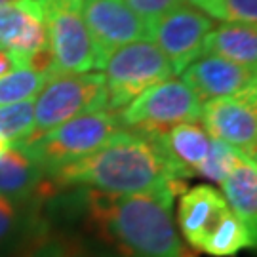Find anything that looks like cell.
Returning a JSON list of instances; mask_svg holds the SVG:
<instances>
[{
    "mask_svg": "<svg viewBox=\"0 0 257 257\" xmlns=\"http://www.w3.org/2000/svg\"><path fill=\"white\" fill-rule=\"evenodd\" d=\"M181 191L183 181L141 194L90 191L84 202L93 229L118 257H194L172 219L174 200Z\"/></svg>",
    "mask_w": 257,
    "mask_h": 257,
    "instance_id": "6da1fadb",
    "label": "cell"
},
{
    "mask_svg": "<svg viewBox=\"0 0 257 257\" xmlns=\"http://www.w3.org/2000/svg\"><path fill=\"white\" fill-rule=\"evenodd\" d=\"M55 187H88L107 194H141L181 183L160 136L122 130L92 155L54 170Z\"/></svg>",
    "mask_w": 257,
    "mask_h": 257,
    "instance_id": "7a4b0ae2",
    "label": "cell"
},
{
    "mask_svg": "<svg viewBox=\"0 0 257 257\" xmlns=\"http://www.w3.org/2000/svg\"><path fill=\"white\" fill-rule=\"evenodd\" d=\"M122 130L124 128L116 110H95L67 120L65 124L50 130L35 141L23 143L21 147L27 149L29 155L44 170V174L50 175L61 166L95 153Z\"/></svg>",
    "mask_w": 257,
    "mask_h": 257,
    "instance_id": "3957f363",
    "label": "cell"
},
{
    "mask_svg": "<svg viewBox=\"0 0 257 257\" xmlns=\"http://www.w3.org/2000/svg\"><path fill=\"white\" fill-rule=\"evenodd\" d=\"M105 109H109V95L103 73L54 74L38 93L35 130L25 143L35 141L67 120Z\"/></svg>",
    "mask_w": 257,
    "mask_h": 257,
    "instance_id": "277c9868",
    "label": "cell"
},
{
    "mask_svg": "<svg viewBox=\"0 0 257 257\" xmlns=\"http://www.w3.org/2000/svg\"><path fill=\"white\" fill-rule=\"evenodd\" d=\"M103 69L110 110H122L151 86L174 76L168 57L153 40H138L114 50Z\"/></svg>",
    "mask_w": 257,
    "mask_h": 257,
    "instance_id": "5b68a950",
    "label": "cell"
},
{
    "mask_svg": "<svg viewBox=\"0 0 257 257\" xmlns=\"http://www.w3.org/2000/svg\"><path fill=\"white\" fill-rule=\"evenodd\" d=\"M54 74L90 73L105 61L82 18V4L71 0H42Z\"/></svg>",
    "mask_w": 257,
    "mask_h": 257,
    "instance_id": "8992f818",
    "label": "cell"
},
{
    "mask_svg": "<svg viewBox=\"0 0 257 257\" xmlns=\"http://www.w3.org/2000/svg\"><path fill=\"white\" fill-rule=\"evenodd\" d=\"M200 112V97L183 80L170 78L138 95L130 105L118 110V118L124 130L164 136L179 124L198 122Z\"/></svg>",
    "mask_w": 257,
    "mask_h": 257,
    "instance_id": "52a82bcc",
    "label": "cell"
},
{
    "mask_svg": "<svg viewBox=\"0 0 257 257\" xmlns=\"http://www.w3.org/2000/svg\"><path fill=\"white\" fill-rule=\"evenodd\" d=\"M213 29V19L191 4H177L151 27V40L162 50L174 69L181 74L202 55L204 40Z\"/></svg>",
    "mask_w": 257,
    "mask_h": 257,
    "instance_id": "ba28073f",
    "label": "cell"
},
{
    "mask_svg": "<svg viewBox=\"0 0 257 257\" xmlns=\"http://www.w3.org/2000/svg\"><path fill=\"white\" fill-rule=\"evenodd\" d=\"M0 46L16 69H29L37 55L50 52L42 0H8L0 4Z\"/></svg>",
    "mask_w": 257,
    "mask_h": 257,
    "instance_id": "9c48e42d",
    "label": "cell"
},
{
    "mask_svg": "<svg viewBox=\"0 0 257 257\" xmlns=\"http://www.w3.org/2000/svg\"><path fill=\"white\" fill-rule=\"evenodd\" d=\"M82 18L103 61L126 44L151 40V27L124 0H86Z\"/></svg>",
    "mask_w": 257,
    "mask_h": 257,
    "instance_id": "30bf717a",
    "label": "cell"
},
{
    "mask_svg": "<svg viewBox=\"0 0 257 257\" xmlns=\"http://www.w3.org/2000/svg\"><path fill=\"white\" fill-rule=\"evenodd\" d=\"M200 118L210 139L229 143L248 156L257 153V92L210 99L202 105Z\"/></svg>",
    "mask_w": 257,
    "mask_h": 257,
    "instance_id": "8fae6325",
    "label": "cell"
},
{
    "mask_svg": "<svg viewBox=\"0 0 257 257\" xmlns=\"http://www.w3.org/2000/svg\"><path fill=\"white\" fill-rule=\"evenodd\" d=\"M181 74V80L208 101L257 92V69L242 67L219 55L202 54Z\"/></svg>",
    "mask_w": 257,
    "mask_h": 257,
    "instance_id": "7c38bea8",
    "label": "cell"
},
{
    "mask_svg": "<svg viewBox=\"0 0 257 257\" xmlns=\"http://www.w3.org/2000/svg\"><path fill=\"white\" fill-rule=\"evenodd\" d=\"M44 198H12L0 194V257H31L46 242V223L37 202Z\"/></svg>",
    "mask_w": 257,
    "mask_h": 257,
    "instance_id": "4fadbf2b",
    "label": "cell"
},
{
    "mask_svg": "<svg viewBox=\"0 0 257 257\" xmlns=\"http://www.w3.org/2000/svg\"><path fill=\"white\" fill-rule=\"evenodd\" d=\"M55 189V183L44 174L38 162L21 145L12 147L0 156V194L12 198H44Z\"/></svg>",
    "mask_w": 257,
    "mask_h": 257,
    "instance_id": "5bb4252c",
    "label": "cell"
},
{
    "mask_svg": "<svg viewBox=\"0 0 257 257\" xmlns=\"http://www.w3.org/2000/svg\"><path fill=\"white\" fill-rule=\"evenodd\" d=\"M227 208L229 204L225 196L217 193V189H213L211 185H196L181 194L177 221L181 234L191 248L200 249L204 238L210 234Z\"/></svg>",
    "mask_w": 257,
    "mask_h": 257,
    "instance_id": "9a60e30c",
    "label": "cell"
},
{
    "mask_svg": "<svg viewBox=\"0 0 257 257\" xmlns=\"http://www.w3.org/2000/svg\"><path fill=\"white\" fill-rule=\"evenodd\" d=\"M223 193L229 208L238 217L257 249V164L251 156H244L232 172L223 179Z\"/></svg>",
    "mask_w": 257,
    "mask_h": 257,
    "instance_id": "2e32d148",
    "label": "cell"
},
{
    "mask_svg": "<svg viewBox=\"0 0 257 257\" xmlns=\"http://www.w3.org/2000/svg\"><path fill=\"white\" fill-rule=\"evenodd\" d=\"M164 151L179 179L193 177L210 149V136L196 122L179 124L160 136Z\"/></svg>",
    "mask_w": 257,
    "mask_h": 257,
    "instance_id": "e0dca14e",
    "label": "cell"
},
{
    "mask_svg": "<svg viewBox=\"0 0 257 257\" xmlns=\"http://www.w3.org/2000/svg\"><path fill=\"white\" fill-rule=\"evenodd\" d=\"M202 54L219 55L242 67L257 69V25L221 23L208 33Z\"/></svg>",
    "mask_w": 257,
    "mask_h": 257,
    "instance_id": "ac0fdd59",
    "label": "cell"
},
{
    "mask_svg": "<svg viewBox=\"0 0 257 257\" xmlns=\"http://www.w3.org/2000/svg\"><path fill=\"white\" fill-rule=\"evenodd\" d=\"M246 248H251L248 230L236 217V213L227 208L213 225L210 234L204 238L200 251H206L213 257H232Z\"/></svg>",
    "mask_w": 257,
    "mask_h": 257,
    "instance_id": "d6986e66",
    "label": "cell"
},
{
    "mask_svg": "<svg viewBox=\"0 0 257 257\" xmlns=\"http://www.w3.org/2000/svg\"><path fill=\"white\" fill-rule=\"evenodd\" d=\"M48 78V74L33 69H14L0 78V107L35 99L46 86Z\"/></svg>",
    "mask_w": 257,
    "mask_h": 257,
    "instance_id": "ffe728a7",
    "label": "cell"
},
{
    "mask_svg": "<svg viewBox=\"0 0 257 257\" xmlns=\"http://www.w3.org/2000/svg\"><path fill=\"white\" fill-rule=\"evenodd\" d=\"M35 130V103H12L0 107V136L10 141V145L25 143Z\"/></svg>",
    "mask_w": 257,
    "mask_h": 257,
    "instance_id": "44dd1931",
    "label": "cell"
},
{
    "mask_svg": "<svg viewBox=\"0 0 257 257\" xmlns=\"http://www.w3.org/2000/svg\"><path fill=\"white\" fill-rule=\"evenodd\" d=\"M244 156L248 155H244L242 151H238L229 143L211 139L208 155L202 160V164L196 168L194 175H200V177L213 181V183H223V179L242 162Z\"/></svg>",
    "mask_w": 257,
    "mask_h": 257,
    "instance_id": "7402d4cb",
    "label": "cell"
},
{
    "mask_svg": "<svg viewBox=\"0 0 257 257\" xmlns=\"http://www.w3.org/2000/svg\"><path fill=\"white\" fill-rule=\"evenodd\" d=\"M206 14L227 23L257 25V0H213Z\"/></svg>",
    "mask_w": 257,
    "mask_h": 257,
    "instance_id": "603a6c76",
    "label": "cell"
},
{
    "mask_svg": "<svg viewBox=\"0 0 257 257\" xmlns=\"http://www.w3.org/2000/svg\"><path fill=\"white\" fill-rule=\"evenodd\" d=\"M124 2L147 23L149 27H153L164 14L174 10L177 4H181V0H124Z\"/></svg>",
    "mask_w": 257,
    "mask_h": 257,
    "instance_id": "cb8c5ba5",
    "label": "cell"
},
{
    "mask_svg": "<svg viewBox=\"0 0 257 257\" xmlns=\"http://www.w3.org/2000/svg\"><path fill=\"white\" fill-rule=\"evenodd\" d=\"M31 257H92L63 242H42Z\"/></svg>",
    "mask_w": 257,
    "mask_h": 257,
    "instance_id": "d4e9b609",
    "label": "cell"
},
{
    "mask_svg": "<svg viewBox=\"0 0 257 257\" xmlns=\"http://www.w3.org/2000/svg\"><path fill=\"white\" fill-rule=\"evenodd\" d=\"M14 69H16V65H14V61H12L10 54L0 46V78L6 76L8 73H12Z\"/></svg>",
    "mask_w": 257,
    "mask_h": 257,
    "instance_id": "484cf974",
    "label": "cell"
},
{
    "mask_svg": "<svg viewBox=\"0 0 257 257\" xmlns=\"http://www.w3.org/2000/svg\"><path fill=\"white\" fill-rule=\"evenodd\" d=\"M191 6H194V8H198V10H208L211 6V2L213 0H187Z\"/></svg>",
    "mask_w": 257,
    "mask_h": 257,
    "instance_id": "4316f807",
    "label": "cell"
},
{
    "mask_svg": "<svg viewBox=\"0 0 257 257\" xmlns=\"http://www.w3.org/2000/svg\"><path fill=\"white\" fill-rule=\"evenodd\" d=\"M10 147H12V145H10L8 139L4 138V136H0V156L4 155V153H6V151H8Z\"/></svg>",
    "mask_w": 257,
    "mask_h": 257,
    "instance_id": "83f0119b",
    "label": "cell"
},
{
    "mask_svg": "<svg viewBox=\"0 0 257 257\" xmlns=\"http://www.w3.org/2000/svg\"><path fill=\"white\" fill-rule=\"evenodd\" d=\"M71 2H80V4H82V2H86V0H71Z\"/></svg>",
    "mask_w": 257,
    "mask_h": 257,
    "instance_id": "f1b7e54d",
    "label": "cell"
},
{
    "mask_svg": "<svg viewBox=\"0 0 257 257\" xmlns=\"http://www.w3.org/2000/svg\"><path fill=\"white\" fill-rule=\"evenodd\" d=\"M4 2H8V0H0V4H4Z\"/></svg>",
    "mask_w": 257,
    "mask_h": 257,
    "instance_id": "f546056e",
    "label": "cell"
},
{
    "mask_svg": "<svg viewBox=\"0 0 257 257\" xmlns=\"http://www.w3.org/2000/svg\"><path fill=\"white\" fill-rule=\"evenodd\" d=\"M253 156H255V164H257V153H255V155H253Z\"/></svg>",
    "mask_w": 257,
    "mask_h": 257,
    "instance_id": "4dcf8cb0",
    "label": "cell"
}]
</instances>
